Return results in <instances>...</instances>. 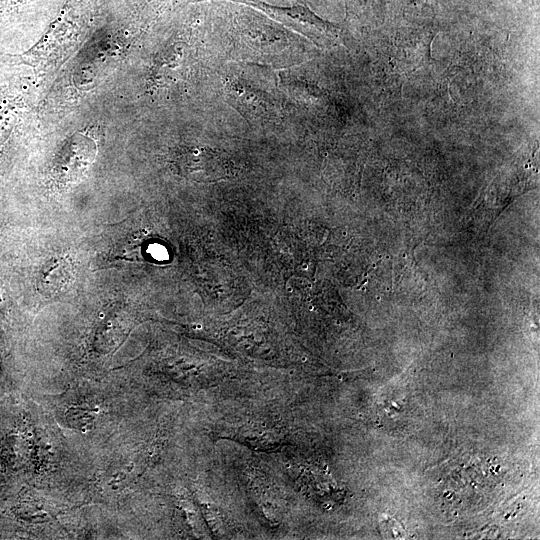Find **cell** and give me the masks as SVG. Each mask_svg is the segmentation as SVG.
<instances>
[{
	"mask_svg": "<svg viewBox=\"0 0 540 540\" xmlns=\"http://www.w3.org/2000/svg\"><path fill=\"white\" fill-rule=\"evenodd\" d=\"M173 164L180 175L197 182H217L229 179L233 174L228 157L207 146L180 149Z\"/></svg>",
	"mask_w": 540,
	"mask_h": 540,
	"instance_id": "obj_1",
	"label": "cell"
},
{
	"mask_svg": "<svg viewBox=\"0 0 540 540\" xmlns=\"http://www.w3.org/2000/svg\"><path fill=\"white\" fill-rule=\"evenodd\" d=\"M72 276L73 267L69 259H52L43 267L38 286L46 295H54L70 284Z\"/></svg>",
	"mask_w": 540,
	"mask_h": 540,
	"instance_id": "obj_2",
	"label": "cell"
},
{
	"mask_svg": "<svg viewBox=\"0 0 540 540\" xmlns=\"http://www.w3.org/2000/svg\"><path fill=\"white\" fill-rule=\"evenodd\" d=\"M9 311V300L4 287L0 283V316H5Z\"/></svg>",
	"mask_w": 540,
	"mask_h": 540,
	"instance_id": "obj_3",
	"label": "cell"
}]
</instances>
